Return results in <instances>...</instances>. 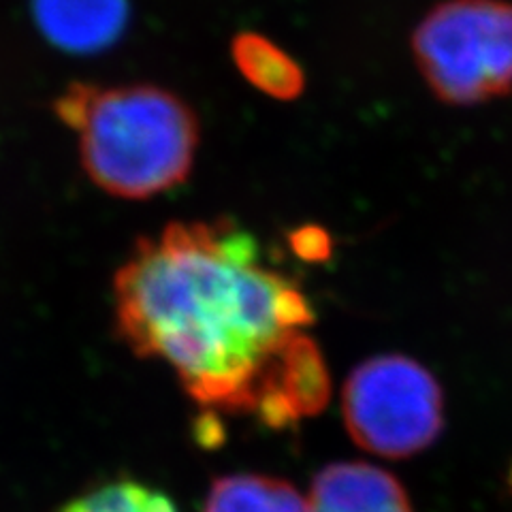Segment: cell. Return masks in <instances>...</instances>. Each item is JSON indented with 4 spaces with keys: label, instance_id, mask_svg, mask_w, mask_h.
Returning <instances> with one entry per match:
<instances>
[{
    "label": "cell",
    "instance_id": "1",
    "mask_svg": "<svg viewBox=\"0 0 512 512\" xmlns=\"http://www.w3.org/2000/svg\"><path fill=\"white\" fill-rule=\"evenodd\" d=\"M114 297L122 342L165 361L197 404L227 414L256 416L286 346L314 323L301 288L222 218L141 237Z\"/></svg>",
    "mask_w": 512,
    "mask_h": 512
},
{
    "label": "cell",
    "instance_id": "2",
    "mask_svg": "<svg viewBox=\"0 0 512 512\" xmlns=\"http://www.w3.org/2000/svg\"><path fill=\"white\" fill-rule=\"evenodd\" d=\"M54 111L79 135V158L92 184L114 197H158L184 184L195 165L199 118L169 88L73 82Z\"/></svg>",
    "mask_w": 512,
    "mask_h": 512
},
{
    "label": "cell",
    "instance_id": "3",
    "mask_svg": "<svg viewBox=\"0 0 512 512\" xmlns=\"http://www.w3.org/2000/svg\"><path fill=\"white\" fill-rule=\"evenodd\" d=\"M412 60L446 105L470 107L512 90V3L442 0L412 30Z\"/></svg>",
    "mask_w": 512,
    "mask_h": 512
},
{
    "label": "cell",
    "instance_id": "4",
    "mask_svg": "<svg viewBox=\"0 0 512 512\" xmlns=\"http://www.w3.org/2000/svg\"><path fill=\"white\" fill-rule=\"evenodd\" d=\"M342 414L363 451L404 459L436 442L444 425L438 380L419 361L384 355L363 361L344 384Z\"/></svg>",
    "mask_w": 512,
    "mask_h": 512
},
{
    "label": "cell",
    "instance_id": "5",
    "mask_svg": "<svg viewBox=\"0 0 512 512\" xmlns=\"http://www.w3.org/2000/svg\"><path fill=\"white\" fill-rule=\"evenodd\" d=\"M329 395L331 378L323 352L301 331L286 346L256 419L271 429L295 425L325 410Z\"/></svg>",
    "mask_w": 512,
    "mask_h": 512
},
{
    "label": "cell",
    "instance_id": "6",
    "mask_svg": "<svg viewBox=\"0 0 512 512\" xmlns=\"http://www.w3.org/2000/svg\"><path fill=\"white\" fill-rule=\"evenodd\" d=\"M41 35L67 54H99L116 45L131 20L128 0H32Z\"/></svg>",
    "mask_w": 512,
    "mask_h": 512
},
{
    "label": "cell",
    "instance_id": "7",
    "mask_svg": "<svg viewBox=\"0 0 512 512\" xmlns=\"http://www.w3.org/2000/svg\"><path fill=\"white\" fill-rule=\"evenodd\" d=\"M306 512H414L408 493L387 470L370 463H331L310 487Z\"/></svg>",
    "mask_w": 512,
    "mask_h": 512
},
{
    "label": "cell",
    "instance_id": "8",
    "mask_svg": "<svg viewBox=\"0 0 512 512\" xmlns=\"http://www.w3.org/2000/svg\"><path fill=\"white\" fill-rule=\"evenodd\" d=\"M229 54L246 82L274 101H295L306 90L301 64L261 32L242 30L231 39Z\"/></svg>",
    "mask_w": 512,
    "mask_h": 512
},
{
    "label": "cell",
    "instance_id": "9",
    "mask_svg": "<svg viewBox=\"0 0 512 512\" xmlns=\"http://www.w3.org/2000/svg\"><path fill=\"white\" fill-rule=\"evenodd\" d=\"M203 512H306V500L282 478L233 474L214 480Z\"/></svg>",
    "mask_w": 512,
    "mask_h": 512
},
{
    "label": "cell",
    "instance_id": "10",
    "mask_svg": "<svg viewBox=\"0 0 512 512\" xmlns=\"http://www.w3.org/2000/svg\"><path fill=\"white\" fill-rule=\"evenodd\" d=\"M58 512H178L167 493L137 480H114L64 504Z\"/></svg>",
    "mask_w": 512,
    "mask_h": 512
},
{
    "label": "cell",
    "instance_id": "11",
    "mask_svg": "<svg viewBox=\"0 0 512 512\" xmlns=\"http://www.w3.org/2000/svg\"><path fill=\"white\" fill-rule=\"evenodd\" d=\"M329 237L325 231L316 227H306L293 235V246L301 259L308 261H320L329 256Z\"/></svg>",
    "mask_w": 512,
    "mask_h": 512
}]
</instances>
